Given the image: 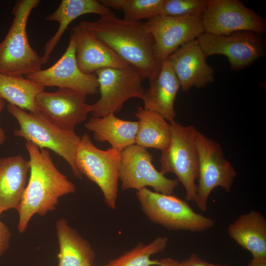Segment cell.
<instances>
[{
    "label": "cell",
    "mask_w": 266,
    "mask_h": 266,
    "mask_svg": "<svg viewBox=\"0 0 266 266\" xmlns=\"http://www.w3.org/2000/svg\"><path fill=\"white\" fill-rule=\"evenodd\" d=\"M5 105V100L0 97V114ZM6 139L4 131L0 125V145L4 143Z\"/></svg>",
    "instance_id": "obj_31"
},
{
    "label": "cell",
    "mask_w": 266,
    "mask_h": 266,
    "mask_svg": "<svg viewBox=\"0 0 266 266\" xmlns=\"http://www.w3.org/2000/svg\"><path fill=\"white\" fill-rule=\"evenodd\" d=\"M59 245L58 266H93L95 253L90 243L65 218L56 223Z\"/></svg>",
    "instance_id": "obj_23"
},
{
    "label": "cell",
    "mask_w": 266,
    "mask_h": 266,
    "mask_svg": "<svg viewBox=\"0 0 266 266\" xmlns=\"http://www.w3.org/2000/svg\"><path fill=\"white\" fill-rule=\"evenodd\" d=\"M80 25L139 70L146 78L154 79L159 74L162 63L155 55L154 39L144 23L127 21L111 12L95 21H82Z\"/></svg>",
    "instance_id": "obj_2"
},
{
    "label": "cell",
    "mask_w": 266,
    "mask_h": 266,
    "mask_svg": "<svg viewBox=\"0 0 266 266\" xmlns=\"http://www.w3.org/2000/svg\"><path fill=\"white\" fill-rule=\"evenodd\" d=\"M121 159V152L112 147L99 149L87 133L81 137L76 150L78 170L99 187L105 203L112 209L117 205Z\"/></svg>",
    "instance_id": "obj_7"
},
{
    "label": "cell",
    "mask_w": 266,
    "mask_h": 266,
    "mask_svg": "<svg viewBox=\"0 0 266 266\" xmlns=\"http://www.w3.org/2000/svg\"><path fill=\"white\" fill-rule=\"evenodd\" d=\"M179 266H227V265H215L208 263L200 258L197 255L193 253L190 257L179 263Z\"/></svg>",
    "instance_id": "obj_30"
},
{
    "label": "cell",
    "mask_w": 266,
    "mask_h": 266,
    "mask_svg": "<svg viewBox=\"0 0 266 266\" xmlns=\"http://www.w3.org/2000/svg\"><path fill=\"white\" fill-rule=\"evenodd\" d=\"M136 196L146 217L168 230L201 232L214 226L212 219L196 212L187 201L172 195L144 188L137 191Z\"/></svg>",
    "instance_id": "obj_6"
},
{
    "label": "cell",
    "mask_w": 266,
    "mask_h": 266,
    "mask_svg": "<svg viewBox=\"0 0 266 266\" xmlns=\"http://www.w3.org/2000/svg\"><path fill=\"white\" fill-rule=\"evenodd\" d=\"M166 236H159L146 244L138 243L134 247L102 266H160V260H153L150 257L164 251L167 246Z\"/></svg>",
    "instance_id": "obj_26"
},
{
    "label": "cell",
    "mask_w": 266,
    "mask_h": 266,
    "mask_svg": "<svg viewBox=\"0 0 266 266\" xmlns=\"http://www.w3.org/2000/svg\"><path fill=\"white\" fill-rule=\"evenodd\" d=\"M160 266H179V262L171 258H166L160 260Z\"/></svg>",
    "instance_id": "obj_32"
},
{
    "label": "cell",
    "mask_w": 266,
    "mask_h": 266,
    "mask_svg": "<svg viewBox=\"0 0 266 266\" xmlns=\"http://www.w3.org/2000/svg\"><path fill=\"white\" fill-rule=\"evenodd\" d=\"M154 39V52L161 62L180 46L205 33L202 16L173 17L158 15L144 23Z\"/></svg>",
    "instance_id": "obj_13"
},
{
    "label": "cell",
    "mask_w": 266,
    "mask_h": 266,
    "mask_svg": "<svg viewBox=\"0 0 266 266\" xmlns=\"http://www.w3.org/2000/svg\"><path fill=\"white\" fill-rule=\"evenodd\" d=\"M153 161V156L146 148L135 144L122 151L119 179L122 190L138 191L150 186L155 192L172 195L178 181L168 178L157 170Z\"/></svg>",
    "instance_id": "obj_12"
},
{
    "label": "cell",
    "mask_w": 266,
    "mask_h": 266,
    "mask_svg": "<svg viewBox=\"0 0 266 266\" xmlns=\"http://www.w3.org/2000/svg\"><path fill=\"white\" fill-rule=\"evenodd\" d=\"M85 127L99 142L107 141L120 152L135 144L138 122L125 120L111 113L102 117H91Z\"/></svg>",
    "instance_id": "obj_21"
},
{
    "label": "cell",
    "mask_w": 266,
    "mask_h": 266,
    "mask_svg": "<svg viewBox=\"0 0 266 266\" xmlns=\"http://www.w3.org/2000/svg\"><path fill=\"white\" fill-rule=\"evenodd\" d=\"M164 0H101L105 6L121 10L124 19L131 22L148 20L161 14Z\"/></svg>",
    "instance_id": "obj_27"
},
{
    "label": "cell",
    "mask_w": 266,
    "mask_h": 266,
    "mask_svg": "<svg viewBox=\"0 0 266 266\" xmlns=\"http://www.w3.org/2000/svg\"><path fill=\"white\" fill-rule=\"evenodd\" d=\"M228 231L254 259H266V218L260 212L253 210L241 215L229 226Z\"/></svg>",
    "instance_id": "obj_20"
},
{
    "label": "cell",
    "mask_w": 266,
    "mask_h": 266,
    "mask_svg": "<svg viewBox=\"0 0 266 266\" xmlns=\"http://www.w3.org/2000/svg\"><path fill=\"white\" fill-rule=\"evenodd\" d=\"M170 139L162 151L159 162L164 175L173 173L186 191V200L195 201L199 171V154L196 144L198 130L192 125L185 126L175 120L169 122Z\"/></svg>",
    "instance_id": "obj_5"
},
{
    "label": "cell",
    "mask_w": 266,
    "mask_h": 266,
    "mask_svg": "<svg viewBox=\"0 0 266 266\" xmlns=\"http://www.w3.org/2000/svg\"><path fill=\"white\" fill-rule=\"evenodd\" d=\"M111 11L97 0H63L57 9L47 15L45 19L57 21L59 27L54 35L47 41L42 58L43 64L46 63L69 25L79 16L87 14H96L100 16Z\"/></svg>",
    "instance_id": "obj_22"
},
{
    "label": "cell",
    "mask_w": 266,
    "mask_h": 266,
    "mask_svg": "<svg viewBox=\"0 0 266 266\" xmlns=\"http://www.w3.org/2000/svg\"><path fill=\"white\" fill-rule=\"evenodd\" d=\"M76 59L80 69L91 74L104 67L123 68L129 64L93 33L80 24L72 28Z\"/></svg>",
    "instance_id": "obj_17"
},
{
    "label": "cell",
    "mask_w": 266,
    "mask_h": 266,
    "mask_svg": "<svg viewBox=\"0 0 266 266\" xmlns=\"http://www.w3.org/2000/svg\"><path fill=\"white\" fill-rule=\"evenodd\" d=\"M29 170V161L21 155L0 158V215L19 206Z\"/></svg>",
    "instance_id": "obj_19"
},
{
    "label": "cell",
    "mask_w": 266,
    "mask_h": 266,
    "mask_svg": "<svg viewBox=\"0 0 266 266\" xmlns=\"http://www.w3.org/2000/svg\"><path fill=\"white\" fill-rule=\"evenodd\" d=\"M99 85L100 98L90 104L93 117H102L119 112L129 99H141L145 90L142 84L146 78L131 65L123 68L104 67L95 72Z\"/></svg>",
    "instance_id": "obj_8"
},
{
    "label": "cell",
    "mask_w": 266,
    "mask_h": 266,
    "mask_svg": "<svg viewBox=\"0 0 266 266\" xmlns=\"http://www.w3.org/2000/svg\"><path fill=\"white\" fill-rule=\"evenodd\" d=\"M205 33L229 35L239 31L266 32L264 18L238 0H208L202 16Z\"/></svg>",
    "instance_id": "obj_10"
},
{
    "label": "cell",
    "mask_w": 266,
    "mask_h": 266,
    "mask_svg": "<svg viewBox=\"0 0 266 266\" xmlns=\"http://www.w3.org/2000/svg\"><path fill=\"white\" fill-rule=\"evenodd\" d=\"M248 266H266V259H256L253 258L249 262Z\"/></svg>",
    "instance_id": "obj_33"
},
{
    "label": "cell",
    "mask_w": 266,
    "mask_h": 266,
    "mask_svg": "<svg viewBox=\"0 0 266 266\" xmlns=\"http://www.w3.org/2000/svg\"><path fill=\"white\" fill-rule=\"evenodd\" d=\"M8 112L17 121L19 128L13 134L31 141L39 148L48 149L63 157L69 165L73 175L82 179L75 162L76 150L81 137L74 131H66L56 126L40 113L26 112L14 105H7Z\"/></svg>",
    "instance_id": "obj_4"
},
{
    "label": "cell",
    "mask_w": 266,
    "mask_h": 266,
    "mask_svg": "<svg viewBox=\"0 0 266 266\" xmlns=\"http://www.w3.org/2000/svg\"><path fill=\"white\" fill-rule=\"evenodd\" d=\"M30 176L22 199L16 210L19 215L17 229L24 233L35 214L45 215L56 209L60 197L74 193V184L55 166L50 152L27 141Z\"/></svg>",
    "instance_id": "obj_1"
},
{
    "label": "cell",
    "mask_w": 266,
    "mask_h": 266,
    "mask_svg": "<svg viewBox=\"0 0 266 266\" xmlns=\"http://www.w3.org/2000/svg\"><path fill=\"white\" fill-rule=\"evenodd\" d=\"M138 119L135 144L163 151L170 139V125L159 114L138 107L135 113Z\"/></svg>",
    "instance_id": "obj_24"
},
{
    "label": "cell",
    "mask_w": 266,
    "mask_h": 266,
    "mask_svg": "<svg viewBox=\"0 0 266 266\" xmlns=\"http://www.w3.org/2000/svg\"><path fill=\"white\" fill-rule=\"evenodd\" d=\"M196 144L199 171L195 202L201 211L205 212L211 192L217 187L230 192L236 172L233 166L224 157L221 145L217 142L198 131Z\"/></svg>",
    "instance_id": "obj_9"
},
{
    "label": "cell",
    "mask_w": 266,
    "mask_h": 266,
    "mask_svg": "<svg viewBox=\"0 0 266 266\" xmlns=\"http://www.w3.org/2000/svg\"><path fill=\"white\" fill-rule=\"evenodd\" d=\"M149 83L141 99L144 108L159 114L169 122L175 120L174 102L180 85L166 60L162 62L158 75L150 79Z\"/></svg>",
    "instance_id": "obj_18"
},
{
    "label": "cell",
    "mask_w": 266,
    "mask_h": 266,
    "mask_svg": "<svg viewBox=\"0 0 266 266\" xmlns=\"http://www.w3.org/2000/svg\"><path fill=\"white\" fill-rule=\"evenodd\" d=\"M45 87L23 77L0 72V97L9 104L29 112L40 113L36 103L37 95Z\"/></svg>",
    "instance_id": "obj_25"
},
{
    "label": "cell",
    "mask_w": 266,
    "mask_h": 266,
    "mask_svg": "<svg viewBox=\"0 0 266 266\" xmlns=\"http://www.w3.org/2000/svg\"><path fill=\"white\" fill-rule=\"evenodd\" d=\"M208 0H164L161 15L173 16H202Z\"/></svg>",
    "instance_id": "obj_28"
},
{
    "label": "cell",
    "mask_w": 266,
    "mask_h": 266,
    "mask_svg": "<svg viewBox=\"0 0 266 266\" xmlns=\"http://www.w3.org/2000/svg\"><path fill=\"white\" fill-rule=\"evenodd\" d=\"M206 57L196 39L181 45L166 59L183 91L205 87L214 82V69L206 63Z\"/></svg>",
    "instance_id": "obj_16"
},
{
    "label": "cell",
    "mask_w": 266,
    "mask_h": 266,
    "mask_svg": "<svg viewBox=\"0 0 266 266\" xmlns=\"http://www.w3.org/2000/svg\"><path fill=\"white\" fill-rule=\"evenodd\" d=\"M39 0H19L12 11L13 19L4 39L0 43V72L23 77L40 69L42 58L31 47L27 33V24L32 10Z\"/></svg>",
    "instance_id": "obj_3"
},
{
    "label": "cell",
    "mask_w": 266,
    "mask_h": 266,
    "mask_svg": "<svg viewBox=\"0 0 266 266\" xmlns=\"http://www.w3.org/2000/svg\"><path fill=\"white\" fill-rule=\"evenodd\" d=\"M87 95L74 90L60 88L54 92L42 91L36 98L40 114L49 122L66 131H74L90 113Z\"/></svg>",
    "instance_id": "obj_15"
},
{
    "label": "cell",
    "mask_w": 266,
    "mask_h": 266,
    "mask_svg": "<svg viewBox=\"0 0 266 266\" xmlns=\"http://www.w3.org/2000/svg\"><path fill=\"white\" fill-rule=\"evenodd\" d=\"M25 77L44 87L70 89L86 95L99 92V85L96 73H84L78 67L76 59V40L73 33L65 53L55 64Z\"/></svg>",
    "instance_id": "obj_14"
},
{
    "label": "cell",
    "mask_w": 266,
    "mask_h": 266,
    "mask_svg": "<svg viewBox=\"0 0 266 266\" xmlns=\"http://www.w3.org/2000/svg\"><path fill=\"white\" fill-rule=\"evenodd\" d=\"M197 39L207 57L224 55L232 69L235 71L254 63L264 55L266 49L262 35L250 31L236 32L227 35L204 33Z\"/></svg>",
    "instance_id": "obj_11"
},
{
    "label": "cell",
    "mask_w": 266,
    "mask_h": 266,
    "mask_svg": "<svg viewBox=\"0 0 266 266\" xmlns=\"http://www.w3.org/2000/svg\"><path fill=\"white\" fill-rule=\"evenodd\" d=\"M11 236L9 228L0 219V257L9 248Z\"/></svg>",
    "instance_id": "obj_29"
}]
</instances>
